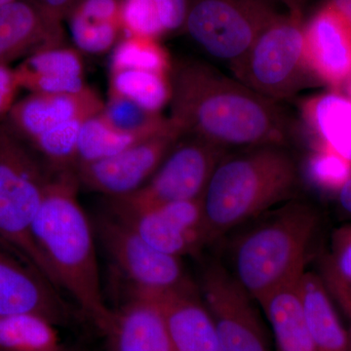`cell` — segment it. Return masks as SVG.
<instances>
[{
    "label": "cell",
    "mask_w": 351,
    "mask_h": 351,
    "mask_svg": "<svg viewBox=\"0 0 351 351\" xmlns=\"http://www.w3.org/2000/svg\"><path fill=\"white\" fill-rule=\"evenodd\" d=\"M169 78L170 119L184 135L228 152L289 147L295 127L288 115L237 78L193 58L173 62Z\"/></svg>",
    "instance_id": "obj_1"
},
{
    "label": "cell",
    "mask_w": 351,
    "mask_h": 351,
    "mask_svg": "<svg viewBox=\"0 0 351 351\" xmlns=\"http://www.w3.org/2000/svg\"><path fill=\"white\" fill-rule=\"evenodd\" d=\"M80 186L75 170L51 171L32 235L60 291L96 326L110 307L101 293L93 223L78 200Z\"/></svg>",
    "instance_id": "obj_2"
},
{
    "label": "cell",
    "mask_w": 351,
    "mask_h": 351,
    "mask_svg": "<svg viewBox=\"0 0 351 351\" xmlns=\"http://www.w3.org/2000/svg\"><path fill=\"white\" fill-rule=\"evenodd\" d=\"M299 180L298 164L287 147L263 145L226 154L202 196L209 243L294 199Z\"/></svg>",
    "instance_id": "obj_3"
},
{
    "label": "cell",
    "mask_w": 351,
    "mask_h": 351,
    "mask_svg": "<svg viewBox=\"0 0 351 351\" xmlns=\"http://www.w3.org/2000/svg\"><path fill=\"white\" fill-rule=\"evenodd\" d=\"M319 215L291 199L252 219L228 249V270L256 301L306 271Z\"/></svg>",
    "instance_id": "obj_4"
},
{
    "label": "cell",
    "mask_w": 351,
    "mask_h": 351,
    "mask_svg": "<svg viewBox=\"0 0 351 351\" xmlns=\"http://www.w3.org/2000/svg\"><path fill=\"white\" fill-rule=\"evenodd\" d=\"M50 176L31 145L0 122V239L60 291L32 235Z\"/></svg>",
    "instance_id": "obj_5"
},
{
    "label": "cell",
    "mask_w": 351,
    "mask_h": 351,
    "mask_svg": "<svg viewBox=\"0 0 351 351\" xmlns=\"http://www.w3.org/2000/svg\"><path fill=\"white\" fill-rule=\"evenodd\" d=\"M232 73L239 82L276 103L306 87L314 77L304 56L301 14L279 15L272 21Z\"/></svg>",
    "instance_id": "obj_6"
},
{
    "label": "cell",
    "mask_w": 351,
    "mask_h": 351,
    "mask_svg": "<svg viewBox=\"0 0 351 351\" xmlns=\"http://www.w3.org/2000/svg\"><path fill=\"white\" fill-rule=\"evenodd\" d=\"M278 16L269 0H191L184 29L206 56L232 71Z\"/></svg>",
    "instance_id": "obj_7"
},
{
    "label": "cell",
    "mask_w": 351,
    "mask_h": 351,
    "mask_svg": "<svg viewBox=\"0 0 351 351\" xmlns=\"http://www.w3.org/2000/svg\"><path fill=\"white\" fill-rule=\"evenodd\" d=\"M228 152L202 138L184 135L144 186L131 195L108 199V209L143 211L200 199L215 168Z\"/></svg>",
    "instance_id": "obj_8"
},
{
    "label": "cell",
    "mask_w": 351,
    "mask_h": 351,
    "mask_svg": "<svg viewBox=\"0 0 351 351\" xmlns=\"http://www.w3.org/2000/svg\"><path fill=\"white\" fill-rule=\"evenodd\" d=\"M93 226L96 239L125 283L124 293H162L191 282L182 258L154 248L114 215H100Z\"/></svg>",
    "instance_id": "obj_9"
},
{
    "label": "cell",
    "mask_w": 351,
    "mask_h": 351,
    "mask_svg": "<svg viewBox=\"0 0 351 351\" xmlns=\"http://www.w3.org/2000/svg\"><path fill=\"white\" fill-rule=\"evenodd\" d=\"M198 289L213 318L223 351H270L251 295L226 265L210 261L203 267Z\"/></svg>",
    "instance_id": "obj_10"
},
{
    "label": "cell",
    "mask_w": 351,
    "mask_h": 351,
    "mask_svg": "<svg viewBox=\"0 0 351 351\" xmlns=\"http://www.w3.org/2000/svg\"><path fill=\"white\" fill-rule=\"evenodd\" d=\"M170 119L162 131L108 158L76 166L82 186L108 197H123L138 191L151 179L166 156L184 136Z\"/></svg>",
    "instance_id": "obj_11"
},
{
    "label": "cell",
    "mask_w": 351,
    "mask_h": 351,
    "mask_svg": "<svg viewBox=\"0 0 351 351\" xmlns=\"http://www.w3.org/2000/svg\"><path fill=\"white\" fill-rule=\"evenodd\" d=\"M108 211L125 221L147 244L176 257L197 255L210 244L202 198L143 211Z\"/></svg>",
    "instance_id": "obj_12"
},
{
    "label": "cell",
    "mask_w": 351,
    "mask_h": 351,
    "mask_svg": "<svg viewBox=\"0 0 351 351\" xmlns=\"http://www.w3.org/2000/svg\"><path fill=\"white\" fill-rule=\"evenodd\" d=\"M32 313L54 324L71 319L61 292L0 239V316Z\"/></svg>",
    "instance_id": "obj_13"
},
{
    "label": "cell",
    "mask_w": 351,
    "mask_h": 351,
    "mask_svg": "<svg viewBox=\"0 0 351 351\" xmlns=\"http://www.w3.org/2000/svg\"><path fill=\"white\" fill-rule=\"evenodd\" d=\"M96 325L108 351H175L162 311L149 295L129 293Z\"/></svg>",
    "instance_id": "obj_14"
},
{
    "label": "cell",
    "mask_w": 351,
    "mask_h": 351,
    "mask_svg": "<svg viewBox=\"0 0 351 351\" xmlns=\"http://www.w3.org/2000/svg\"><path fill=\"white\" fill-rule=\"evenodd\" d=\"M304 56L315 80L339 88L351 78V27L330 2L304 25Z\"/></svg>",
    "instance_id": "obj_15"
},
{
    "label": "cell",
    "mask_w": 351,
    "mask_h": 351,
    "mask_svg": "<svg viewBox=\"0 0 351 351\" xmlns=\"http://www.w3.org/2000/svg\"><path fill=\"white\" fill-rule=\"evenodd\" d=\"M137 294L149 295L160 306L175 351H223L213 318L193 280L166 292Z\"/></svg>",
    "instance_id": "obj_16"
},
{
    "label": "cell",
    "mask_w": 351,
    "mask_h": 351,
    "mask_svg": "<svg viewBox=\"0 0 351 351\" xmlns=\"http://www.w3.org/2000/svg\"><path fill=\"white\" fill-rule=\"evenodd\" d=\"M104 101L88 88L76 94H38L16 101L7 124L27 144L45 132L76 119H86L101 112Z\"/></svg>",
    "instance_id": "obj_17"
},
{
    "label": "cell",
    "mask_w": 351,
    "mask_h": 351,
    "mask_svg": "<svg viewBox=\"0 0 351 351\" xmlns=\"http://www.w3.org/2000/svg\"><path fill=\"white\" fill-rule=\"evenodd\" d=\"M61 44L62 25L48 19L32 0H16L0 8V64Z\"/></svg>",
    "instance_id": "obj_18"
},
{
    "label": "cell",
    "mask_w": 351,
    "mask_h": 351,
    "mask_svg": "<svg viewBox=\"0 0 351 351\" xmlns=\"http://www.w3.org/2000/svg\"><path fill=\"white\" fill-rule=\"evenodd\" d=\"M21 89L38 94H76L89 86L82 53L61 44L34 53L15 68Z\"/></svg>",
    "instance_id": "obj_19"
},
{
    "label": "cell",
    "mask_w": 351,
    "mask_h": 351,
    "mask_svg": "<svg viewBox=\"0 0 351 351\" xmlns=\"http://www.w3.org/2000/svg\"><path fill=\"white\" fill-rule=\"evenodd\" d=\"M302 276L274 289L258 301L271 326L277 351H315L302 299Z\"/></svg>",
    "instance_id": "obj_20"
},
{
    "label": "cell",
    "mask_w": 351,
    "mask_h": 351,
    "mask_svg": "<svg viewBox=\"0 0 351 351\" xmlns=\"http://www.w3.org/2000/svg\"><path fill=\"white\" fill-rule=\"evenodd\" d=\"M302 119L313 145L332 149L351 161V99L338 92L318 94L302 104Z\"/></svg>",
    "instance_id": "obj_21"
},
{
    "label": "cell",
    "mask_w": 351,
    "mask_h": 351,
    "mask_svg": "<svg viewBox=\"0 0 351 351\" xmlns=\"http://www.w3.org/2000/svg\"><path fill=\"white\" fill-rule=\"evenodd\" d=\"M301 293L315 351H351L348 331L341 324L322 277L304 271Z\"/></svg>",
    "instance_id": "obj_22"
},
{
    "label": "cell",
    "mask_w": 351,
    "mask_h": 351,
    "mask_svg": "<svg viewBox=\"0 0 351 351\" xmlns=\"http://www.w3.org/2000/svg\"><path fill=\"white\" fill-rule=\"evenodd\" d=\"M56 326L38 314L0 316V351H64Z\"/></svg>",
    "instance_id": "obj_23"
},
{
    "label": "cell",
    "mask_w": 351,
    "mask_h": 351,
    "mask_svg": "<svg viewBox=\"0 0 351 351\" xmlns=\"http://www.w3.org/2000/svg\"><path fill=\"white\" fill-rule=\"evenodd\" d=\"M108 96L120 97L149 112L160 113L171 100L169 75L136 69L112 71Z\"/></svg>",
    "instance_id": "obj_24"
},
{
    "label": "cell",
    "mask_w": 351,
    "mask_h": 351,
    "mask_svg": "<svg viewBox=\"0 0 351 351\" xmlns=\"http://www.w3.org/2000/svg\"><path fill=\"white\" fill-rule=\"evenodd\" d=\"M144 140L117 130L101 112L97 113L85 120L80 129L75 167L115 156Z\"/></svg>",
    "instance_id": "obj_25"
},
{
    "label": "cell",
    "mask_w": 351,
    "mask_h": 351,
    "mask_svg": "<svg viewBox=\"0 0 351 351\" xmlns=\"http://www.w3.org/2000/svg\"><path fill=\"white\" fill-rule=\"evenodd\" d=\"M172 64L169 53L158 39L122 36L112 50L110 73L136 69L169 75Z\"/></svg>",
    "instance_id": "obj_26"
},
{
    "label": "cell",
    "mask_w": 351,
    "mask_h": 351,
    "mask_svg": "<svg viewBox=\"0 0 351 351\" xmlns=\"http://www.w3.org/2000/svg\"><path fill=\"white\" fill-rule=\"evenodd\" d=\"M101 113L117 130L141 138L152 137L170 124V117L165 119L161 113L149 112L117 96H108Z\"/></svg>",
    "instance_id": "obj_27"
},
{
    "label": "cell",
    "mask_w": 351,
    "mask_h": 351,
    "mask_svg": "<svg viewBox=\"0 0 351 351\" xmlns=\"http://www.w3.org/2000/svg\"><path fill=\"white\" fill-rule=\"evenodd\" d=\"M86 119L73 120L55 127L34 138L29 145L49 170H75L78 138L83 122Z\"/></svg>",
    "instance_id": "obj_28"
},
{
    "label": "cell",
    "mask_w": 351,
    "mask_h": 351,
    "mask_svg": "<svg viewBox=\"0 0 351 351\" xmlns=\"http://www.w3.org/2000/svg\"><path fill=\"white\" fill-rule=\"evenodd\" d=\"M306 173L316 188L337 193L351 177V161L321 145H313L307 156Z\"/></svg>",
    "instance_id": "obj_29"
},
{
    "label": "cell",
    "mask_w": 351,
    "mask_h": 351,
    "mask_svg": "<svg viewBox=\"0 0 351 351\" xmlns=\"http://www.w3.org/2000/svg\"><path fill=\"white\" fill-rule=\"evenodd\" d=\"M66 20L75 48L80 53L105 54L112 51L123 36L119 24L97 22L75 13H69Z\"/></svg>",
    "instance_id": "obj_30"
},
{
    "label": "cell",
    "mask_w": 351,
    "mask_h": 351,
    "mask_svg": "<svg viewBox=\"0 0 351 351\" xmlns=\"http://www.w3.org/2000/svg\"><path fill=\"white\" fill-rule=\"evenodd\" d=\"M323 280L329 291L351 299V225L337 228L332 235L331 252L323 263Z\"/></svg>",
    "instance_id": "obj_31"
},
{
    "label": "cell",
    "mask_w": 351,
    "mask_h": 351,
    "mask_svg": "<svg viewBox=\"0 0 351 351\" xmlns=\"http://www.w3.org/2000/svg\"><path fill=\"white\" fill-rule=\"evenodd\" d=\"M123 36L158 39L166 34L154 0H122Z\"/></svg>",
    "instance_id": "obj_32"
},
{
    "label": "cell",
    "mask_w": 351,
    "mask_h": 351,
    "mask_svg": "<svg viewBox=\"0 0 351 351\" xmlns=\"http://www.w3.org/2000/svg\"><path fill=\"white\" fill-rule=\"evenodd\" d=\"M122 0H78L71 12L97 22L121 25Z\"/></svg>",
    "instance_id": "obj_33"
},
{
    "label": "cell",
    "mask_w": 351,
    "mask_h": 351,
    "mask_svg": "<svg viewBox=\"0 0 351 351\" xmlns=\"http://www.w3.org/2000/svg\"><path fill=\"white\" fill-rule=\"evenodd\" d=\"M166 34L184 29L191 0H154Z\"/></svg>",
    "instance_id": "obj_34"
},
{
    "label": "cell",
    "mask_w": 351,
    "mask_h": 351,
    "mask_svg": "<svg viewBox=\"0 0 351 351\" xmlns=\"http://www.w3.org/2000/svg\"><path fill=\"white\" fill-rule=\"evenodd\" d=\"M21 89L15 69L0 64V119L8 117Z\"/></svg>",
    "instance_id": "obj_35"
},
{
    "label": "cell",
    "mask_w": 351,
    "mask_h": 351,
    "mask_svg": "<svg viewBox=\"0 0 351 351\" xmlns=\"http://www.w3.org/2000/svg\"><path fill=\"white\" fill-rule=\"evenodd\" d=\"M41 12L57 24L62 25L78 0H32Z\"/></svg>",
    "instance_id": "obj_36"
},
{
    "label": "cell",
    "mask_w": 351,
    "mask_h": 351,
    "mask_svg": "<svg viewBox=\"0 0 351 351\" xmlns=\"http://www.w3.org/2000/svg\"><path fill=\"white\" fill-rule=\"evenodd\" d=\"M329 291V290H328ZM332 298L336 300L339 306L343 309L346 317H348V323H350V329L348 331V336H350V348H351V299L348 295H343V293L336 292V291H329Z\"/></svg>",
    "instance_id": "obj_37"
},
{
    "label": "cell",
    "mask_w": 351,
    "mask_h": 351,
    "mask_svg": "<svg viewBox=\"0 0 351 351\" xmlns=\"http://www.w3.org/2000/svg\"><path fill=\"white\" fill-rule=\"evenodd\" d=\"M338 197L341 209L351 216V177L339 189Z\"/></svg>",
    "instance_id": "obj_38"
},
{
    "label": "cell",
    "mask_w": 351,
    "mask_h": 351,
    "mask_svg": "<svg viewBox=\"0 0 351 351\" xmlns=\"http://www.w3.org/2000/svg\"><path fill=\"white\" fill-rule=\"evenodd\" d=\"M329 2L351 22V0H330Z\"/></svg>",
    "instance_id": "obj_39"
},
{
    "label": "cell",
    "mask_w": 351,
    "mask_h": 351,
    "mask_svg": "<svg viewBox=\"0 0 351 351\" xmlns=\"http://www.w3.org/2000/svg\"><path fill=\"white\" fill-rule=\"evenodd\" d=\"M290 8L291 12L301 14L302 3L304 0H281Z\"/></svg>",
    "instance_id": "obj_40"
},
{
    "label": "cell",
    "mask_w": 351,
    "mask_h": 351,
    "mask_svg": "<svg viewBox=\"0 0 351 351\" xmlns=\"http://www.w3.org/2000/svg\"><path fill=\"white\" fill-rule=\"evenodd\" d=\"M16 0H0V8L8 5V4L13 3Z\"/></svg>",
    "instance_id": "obj_41"
},
{
    "label": "cell",
    "mask_w": 351,
    "mask_h": 351,
    "mask_svg": "<svg viewBox=\"0 0 351 351\" xmlns=\"http://www.w3.org/2000/svg\"><path fill=\"white\" fill-rule=\"evenodd\" d=\"M348 97L351 99V78L350 82H348Z\"/></svg>",
    "instance_id": "obj_42"
}]
</instances>
